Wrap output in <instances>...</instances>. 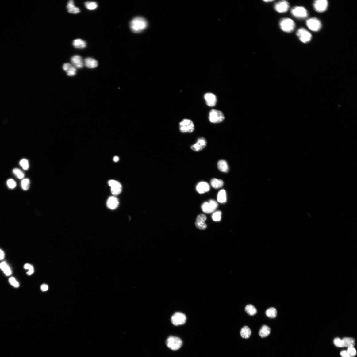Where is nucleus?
<instances>
[{
	"instance_id": "f257e3e1",
	"label": "nucleus",
	"mask_w": 357,
	"mask_h": 357,
	"mask_svg": "<svg viewBox=\"0 0 357 357\" xmlns=\"http://www.w3.org/2000/svg\"><path fill=\"white\" fill-rule=\"evenodd\" d=\"M148 26L146 20L141 17H136L131 21L130 27L131 30L135 33H139L143 31Z\"/></svg>"
},
{
	"instance_id": "f03ea898",
	"label": "nucleus",
	"mask_w": 357,
	"mask_h": 357,
	"mask_svg": "<svg viewBox=\"0 0 357 357\" xmlns=\"http://www.w3.org/2000/svg\"><path fill=\"white\" fill-rule=\"evenodd\" d=\"M280 27L282 30L287 33H291L294 30L295 24L294 21L288 18H283L280 21Z\"/></svg>"
},
{
	"instance_id": "7ed1b4c3",
	"label": "nucleus",
	"mask_w": 357,
	"mask_h": 357,
	"mask_svg": "<svg viewBox=\"0 0 357 357\" xmlns=\"http://www.w3.org/2000/svg\"><path fill=\"white\" fill-rule=\"evenodd\" d=\"M179 129L181 132L182 133L193 132L194 130L193 121L190 119H184L180 123Z\"/></svg>"
},
{
	"instance_id": "20e7f679",
	"label": "nucleus",
	"mask_w": 357,
	"mask_h": 357,
	"mask_svg": "<svg viewBox=\"0 0 357 357\" xmlns=\"http://www.w3.org/2000/svg\"><path fill=\"white\" fill-rule=\"evenodd\" d=\"M182 341L180 338L173 336L169 337L166 341L167 346L173 351L179 349L182 347Z\"/></svg>"
},
{
	"instance_id": "39448f33",
	"label": "nucleus",
	"mask_w": 357,
	"mask_h": 357,
	"mask_svg": "<svg viewBox=\"0 0 357 357\" xmlns=\"http://www.w3.org/2000/svg\"><path fill=\"white\" fill-rule=\"evenodd\" d=\"M209 119L211 122L213 124H218L224 120L225 116L221 111L213 109L211 110L209 113Z\"/></svg>"
},
{
	"instance_id": "423d86ee",
	"label": "nucleus",
	"mask_w": 357,
	"mask_h": 357,
	"mask_svg": "<svg viewBox=\"0 0 357 357\" xmlns=\"http://www.w3.org/2000/svg\"><path fill=\"white\" fill-rule=\"evenodd\" d=\"M218 206V204L214 200H210L208 202H205L202 204V211L206 214H210L214 211Z\"/></svg>"
},
{
	"instance_id": "0eeeda50",
	"label": "nucleus",
	"mask_w": 357,
	"mask_h": 357,
	"mask_svg": "<svg viewBox=\"0 0 357 357\" xmlns=\"http://www.w3.org/2000/svg\"><path fill=\"white\" fill-rule=\"evenodd\" d=\"M291 12L293 16L298 19H305L308 16L307 10L302 6H296L293 8Z\"/></svg>"
},
{
	"instance_id": "6e6552de",
	"label": "nucleus",
	"mask_w": 357,
	"mask_h": 357,
	"mask_svg": "<svg viewBox=\"0 0 357 357\" xmlns=\"http://www.w3.org/2000/svg\"><path fill=\"white\" fill-rule=\"evenodd\" d=\"M297 35L300 40L303 43H306L311 40L312 36L311 33L304 28H301L297 32Z\"/></svg>"
},
{
	"instance_id": "1a4fd4ad",
	"label": "nucleus",
	"mask_w": 357,
	"mask_h": 357,
	"mask_svg": "<svg viewBox=\"0 0 357 357\" xmlns=\"http://www.w3.org/2000/svg\"><path fill=\"white\" fill-rule=\"evenodd\" d=\"M306 25L308 28L313 32L319 31L322 26L321 21L316 18L308 19L307 21Z\"/></svg>"
},
{
	"instance_id": "9d476101",
	"label": "nucleus",
	"mask_w": 357,
	"mask_h": 357,
	"mask_svg": "<svg viewBox=\"0 0 357 357\" xmlns=\"http://www.w3.org/2000/svg\"><path fill=\"white\" fill-rule=\"evenodd\" d=\"M171 321L172 324L178 326L184 324L186 321V317L185 314L181 312L174 313L171 317Z\"/></svg>"
},
{
	"instance_id": "9b49d317",
	"label": "nucleus",
	"mask_w": 357,
	"mask_h": 357,
	"mask_svg": "<svg viewBox=\"0 0 357 357\" xmlns=\"http://www.w3.org/2000/svg\"><path fill=\"white\" fill-rule=\"evenodd\" d=\"M313 6L315 10L322 13L325 11L328 6V2L326 0H317L314 2Z\"/></svg>"
},
{
	"instance_id": "f8f14e48",
	"label": "nucleus",
	"mask_w": 357,
	"mask_h": 357,
	"mask_svg": "<svg viewBox=\"0 0 357 357\" xmlns=\"http://www.w3.org/2000/svg\"><path fill=\"white\" fill-rule=\"evenodd\" d=\"M108 184L111 188L113 194L117 195L121 193L122 186L120 182L114 180H110L108 182Z\"/></svg>"
},
{
	"instance_id": "ddd939ff",
	"label": "nucleus",
	"mask_w": 357,
	"mask_h": 357,
	"mask_svg": "<svg viewBox=\"0 0 357 357\" xmlns=\"http://www.w3.org/2000/svg\"><path fill=\"white\" fill-rule=\"evenodd\" d=\"M207 219L206 215L200 214L197 216L195 225L196 227L201 230H205L207 228V225L205 221Z\"/></svg>"
},
{
	"instance_id": "4468645a",
	"label": "nucleus",
	"mask_w": 357,
	"mask_h": 357,
	"mask_svg": "<svg viewBox=\"0 0 357 357\" xmlns=\"http://www.w3.org/2000/svg\"><path fill=\"white\" fill-rule=\"evenodd\" d=\"M206 140L203 137L199 138L196 143L191 146V149L195 151H199L202 150L206 146Z\"/></svg>"
},
{
	"instance_id": "2eb2a0df",
	"label": "nucleus",
	"mask_w": 357,
	"mask_h": 357,
	"mask_svg": "<svg viewBox=\"0 0 357 357\" xmlns=\"http://www.w3.org/2000/svg\"><path fill=\"white\" fill-rule=\"evenodd\" d=\"M204 99L207 105L209 107H214L217 102V98L216 96L212 93H206L204 95Z\"/></svg>"
},
{
	"instance_id": "dca6fc26",
	"label": "nucleus",
	"mask_w": 357,
	"mask_h": 357,
	"mask_svg": "<svg viewBox=\"0 0 357 357\" xmlns=\"http://www.w3.org/2000/svg\"><path fill=\"white\" fill-rule=\"evenodd\" d=\"M290 8L289 3L286 1H280L275 4V10L279 13H284L286 12Z\"/></svg>"
},
{
	"instance_id": "f3484780",
	"label": "nucleus",
	"mask_w": 357,
	"mask_h": 357,
	"mask_svg": "<svg viewBox=\"0 0 357 357\" xmlns=\"http://www.w3.org/2000/svg\"><path fill=\"white\" fill-rule=\"evenodd\" d=\"M72 65L76 68L81 69L84 65V62L82 58L79 55H75L71 58Z\"/></svg>"
},
{
	"instance_id": "a211bd4d",
	"label": "nucleus",
	"mask_w": 357,
	"mask_h": 357,
	"mask_svg": "<svg viewBox=\"0 0 357 357\" xmlns=\"http://www.w3.org/2000/svg\"><path fill=\"white\" fill-rule=\"evenodd\" d=\"M196 189L198 193L202 194L208 192L210 190V186L207 182L202 181L197 185Z\"/></svg>"
},
{
	"instance_id": "6ab92c4d",
	"label": "nucleus",
	"mask_w": 357,
	"mask_h": 357,
	"mask_svg": "<svg viewBox=\"0 0 357 357\" xmlns=\"http://www.w3.org/2000/svg\"><path fill=\"white\" fill-rule=\"evenodd\" d=\"M63 68L67 73V75L73 76L76 74V70L73 65L69 63H64L63 66Z\"/></svg>"
},
{
	"instance_id": "aec40b11",
	"label": "nucleus",
	"mask_w": 357,
	"mask_h": 357,
	"mask_svg": "<svg viewBox=\"0 0 357 357\" xmlns=\"http://www.w3.org/2000/svg\"><path fill=\"white\" fill-rule=\"evenodd\" d=\"M118 200L116 197L112 196L109 197L108 200L107 205L110 209L113 210L116 209L119 205Z\"/></svg>"
},
{
	"instance_id": "412c9836",
	"label": "nucleus",
	"mask_w": 357,
	"mask_h": 357,
	"mask_svg": "<svg viewBox=\"0 0 357 357\" xmlns=\"http://www.w3.org/2000/svg\"><path fill=\"white\" fill-rule=\"evenodd\" d=\"M84 64L88 68L94 69L98 65V63L94 59L87 58L84 60Z\"/></svg>"
},
{
	"instance_id": "4be33fe9",
	"label": "nucleus",
	"mask_w": 357,
	"mask_h": 357,
	"mask_svg": "<svg viewBox=\"0 0 357 357\" xmlns=\"http://www.w3.org/2000/svg\"><path fill=\"white\" fill-rule=\"evenodd\" d=\"M68 12L70 13L76 14L79 13L80 10L74 5V2L73 0H70L68 2L67 6Z\"/></svg>"
},
{
	"instance_id": "5701e85b",
	"label": "nucleus",
	"mask_w": 357,
	"mask_h": 357,
	"mask_svg": "<svg viewBox=\"0 0 357 357\" xmlns=\"http://www.w3.org/2000/svg\"><path fill=\"white\" fill-rule=\"evenodd\" d=\"M343 347H354L355 345V340L354 338L351 337H345L342 339Z\"/></svg>"
},
{
	"instance_id": "b1692460",
	"label": "nucleus",
	"mask_w": 357,
	"mask_h": 357,
	"mask_svg": "<svg viewBox=\"0 0 357 357\" xmlns=\"http://www.w3.org/2000/svg\"><path fill=\"white\" fill-rule=\"evenodd\" d=\"M271 332V329L270 327L267 325H264L262 326L259 331V334L262 338L267 337L270 335Z\"/></svg>"
},
{
	"instance_id": "393cba45",
	"label": "nucleus",
	"mask_w": 357,
	"mask_h": 357,
	"mask_svg": "<svg viewBox=\"0 0 357 357\" xmlns=\"http://www.w3.org/2000/svg\"><path fill=\"white\" fill-rule=\"evenodd\" d=\"M218 168L221 171L227 172L229 170V167L226 161L221 160L219 161L217 164Z\"/></svg>"
},
{
	"instance_id": "a878e982",
	"label": "nucleus",
	"mask_w": 357,
	"mask_h": 357,
	"mask_svg": "<svg viewBox=\"0 0 357 357\" xmlns=\"http://www.w3.org/2000/svg\"><path fill=\"white\" fill-rule=\"evenodd\" d=\"M241 337L245 339H248L251 334V331L248 327L244 326L242 328L240 331Z\"/></svg>"
},
{
	"instance_id": "bb28decb",
	"label": "nucleus",
	"mask_w": 357,
	"mask_h": 357,
	"mask_svg": "<svg viewBox=\"0 0 357 357\" xmlns=\"http://www.w3.org/2000/svg\"><path fill=\"white\" fill-rule=\"evenodd\" d=\"M73 46L76 48L83 49L86 47V41L80 39H77L73 41Z\"/></svg>"
},
{
	"instance_id": "cd10ccee",
	"label": "nucleus",
	"mask_w": 357,
	"mask_h": 357,
	"mask_svg": "<svg viewBox=\"0 0 357 357\" xmlns=\"http://www.w3.org/2000/svg\"><path fill=\"white\" fill-rule=\"evenodd\" d=\"M210 184L212 187L215 189H218L222 187L224 183L222 180L213 178L211 180Z\"/></svg>"
},
{
	"instance_id": "c85d7f7f",
	"label": "nucleus",
	"mask_w": 357,
	"mask_h": 357,
	"mask_svg": "<svg viewBox=\"0 0 357 357\" xmlns=\"http://www.w3.org/2000/svg\"><path fill=\"white\" fill-rule=\"evenodd\" d=\"M227 194L226 191L222 189L220 190L217 195V201L220 203H224L227 201Z\"/></svg>"
},
{
	"instance_id": "c756f323",
	"label": "nucleus",
	"mask_w": 357,
	"mask_h": 357,
	"mask_svg": "<svg viewBox=\"0 0 357 357\" xmlns=\"http://www.w3.org/2000/svg\"><path fill=\"white\" fill-rule=\"evenodd\" d=\"M266 316L269 318H274L277 317V311L274 307H271L267 309L265 312Z\"/></svg>"
},
{
	"instance_id": "7c9ffc66",
	"label": "nucleus",
	"mask_w": 357,
	"mask_h": 357,
	"mask_svg": "<svg viewBox=\"0 0 357 357\" xmlns=\"http://www.w3.org/2000/svg\"><path fill=\"white\" fill-rule=\"evenodd\" d=\"M0 269L3 271L4 273L7 276H9L12 274V271L10 267L5 262L0 263Z\"/></svg>"
},
{
	"instance_id": "2f4dec72",
	"label": "nucleus",
	"mask_w": 357,
	"mask_h": 357,
	"mask_svg": "<svg viewBox=\"0 0 357 357\" xmlns=\"http://www.w3.org/2000/svg\"><path fill=\"white\" fill-rule=\"evenodd\" d=\"M245 312L249 315L253 316L257 313V310L254 306L251 304H249L246 305L245 308Z\"/></svg>"
},
{
	"instance_id": "473e14b6",
	"label": "nucleus",
	"mask_w": 357,
	"mask_h": 357,
	"mask_svg": "<svg viewBox=\"0 0 357 357\" xmlns=\"http://www.w3.org/2000/svg\"><path fill=\"white\" fill-rule=\"evenodd\" d=\"M85 6L87 9L90 10H94L98 7L97 3L93 2H86L85 3Z\"/></svg>"
},
{
	"instance_id": "72a5a7b5",
	"label": "nucleus",
	"mask_w": 357,
	"mask_h": 357,
	"mask_svg": "<svg viewBox=\"0 0 357 357\" xmlns=\"http://www.w3.org/2000/svg\"><path fill=\"white\" fill-rule=\"evenodd\" d=\"M21 185L22 189L24 190H27L29 188L30 181L29 178H25L21 182Z\"/></svg>"
},
{
	"instance_id": "f704fd0d",
	"label": "nucleus",
	"mask_w": 357,
	"mask_h": 357,
	"mask_svg": "<svg viewBox=\"0 0 357 357\" xmlns=\"http://www.w3.org/2000/svg\"><path fill=\"white\" fill-rule=\"evenodd\" d=\"M222 212L220 211H216L212 215V219L214 221H220L222 218Z\"/></svg>"
},
{
	"instance_id": "c9c22d12",
	"label": "nucleus",
	"mask_w": 357,
	"mask_h": 357,
	"mask_svg": "<svg viewBox=\"0 0 357 357\" xmlns=\"http://www.w3.org/2000/svg\"><path fill=\"white\" fill-rule=\"evenodd\" d=\"M13 173L19 179H22L24 177V174L21 170L18 168H16L13 170Z\"/></svg>"
},
{
	"instance_id": "e433bc0d",
	"label": "nucleus",
	"mask_w": 357,
	"mask_h": 357,
	"mask_svg": "<svg viewBox=\"0 0 357 357\" xmlns=\"http://www.w3.org/2000/svg\"><path fill=\"white\" fill-rule=\"evenodd\" d=\"M19 164L23 169L25 170H28L29 167L28 161L25 159L21 160L19 162Z\"/></svg>"
},
{
	"instance_id": "4c0bfd02",
	"label": "nucleus",
	"mask_w": 357,
	"mask_h": 357,
	"mask_svg": "<svg viewBox=\"0 0 357 357\" xmlns=\"http://www.w3.org/2000/svg\"><path fill=\"white\" fill-rule=\"evenodd\" d=\"M334 345L338 347H343V344L342 339L339 338H335L334 340Z\"/></svg>"
},
{
	"instance_id": "58836bf2",
	"label": "nucleus",
	"mask_w": 357,
	"mask_h": 357,
	"mask_svg": "<svg viewBox=\"0 0 357 357\" xmlns=\"http://www.w3.org/2000/svg\"><path fill=\"white\" fill-rule=\"evenodd\" d=\"M25 269H28L29 271L28 272L27 274L28 275H31L32 274L34 271V269L33 266L29 264V263H26L24 266Z\"/></svg>"
},
{
	"instance_id": "ea45409f",
	"label": "nucleus",
	"mask_w": 357,
	"mask_h": 357,
	"mask_svg": "<svg viewBox=\"0 0 357 357\" xmlns=\"http://www.w3.org/2000/svg\"><path fill=\"white\" fill-rule=\"evenodd\" d=\"M7 184L8 188L11 189H14L16 186V182L13 179H11V178L7 181Z\"/></svg>"
},
{
	"instance_id": "a19ab883",
	"label": "nucleus",
	"mask_w": 357,
	"mask_h": 357,
	"mask_svg": "<svg viewBox=\"0 0 357 357\" xmlns=\"http://www.w3.org/2000/svg\"><path fill=\"white\" fill-rule=\"evenodd\" d=\"M9 282L12 286L16 288H18L19 286V284L17 282L14 277H11L9 279Z\"/></svg>"
},
{
	"instance_id": "79ce46f5",
	"label": "nucleus",
	"mask_w": 357,
	"mask_h": 357,
	"mask_svg": "<svg viewBox=\"0 0 357 357\" xmlns=\"http://www.w3.org/2000/svg\"><path fill=\"white\" fill-rule=\"evenodd\" d=\"M347 351L351 357H354L356 355L357 352L354 347H348Z\"/></svg>"
},
{
	"instance_id": "37998d69",
	"label": "nucleus",
	"mask_w": 357,
	"mask_h": 357,
	"mask_svg": "<svg viewBox=\"0 0 357 357\" xmlns=\"http://www.w3.org/2000/svg\"><path fill=\"white\" fill-rule=\"evenodd\" d=\"M340 355L342 357H351L347 351H342Z\"/></svg>"
},
{
	"instance_id": "c03bdc74",
	"label": "nucleus",
	"mask_w": 357,
	"mask_h": 357,
	"mask_svg": "<svg viewBox=\"0 0 357 357\" xmlns=\"http://www.w3.org/2000/svg\"><path fill=\"white\" fill-rule=\"evenodd\" d=\"M41 288L42 291H45L48 290V287L47 285L44 284L42 285Z\"/></svg>"
},
{
	"instance_id": "a18cd8bd",
	"label": "nucleus",
	"mask_w": 357,
	"mask_h": 357,
	"mask_svg": "<svg viewBox=\"0 0 357 357\" xmlns=\"http://www.w3.org/2000/svg\"><path fill=\"white\" fill-rule=\"evenodd\" d=\"M5 257V254L1 249H0V260H2Z\"/></svg>"
},
{
	"instance_id": "49530a36",
	"label": "nucleus",
	"mask_w": 357,
	"mask_h": 357,
	"mask_svg": "<svg viewBox=\"0 0 357 357\" xmlns=\"http://www.w3.org/2000/svg\"><path fill=\"white\" fill-rule=\"evenodd\" d=\"M119 160L118 157L117 156H115L113 158V160L115 162H117Z\"/></svg>"
},
{
	"instance_id": "de8ad7c7",
	"label": "nucleus",
	"mask_w": 357,
	"mask_h": 357,
	"mask_svg": "<svg viewBox=\"0 0 357 357\" xmlns=\"http://www.w3.org/2000/svg\"><path fill=\"white\" fill-rule=\"evenodd\" d=\"M273 1H271V0H270V1H264V2H272Z\"/></svg>"
}]
</instances>
